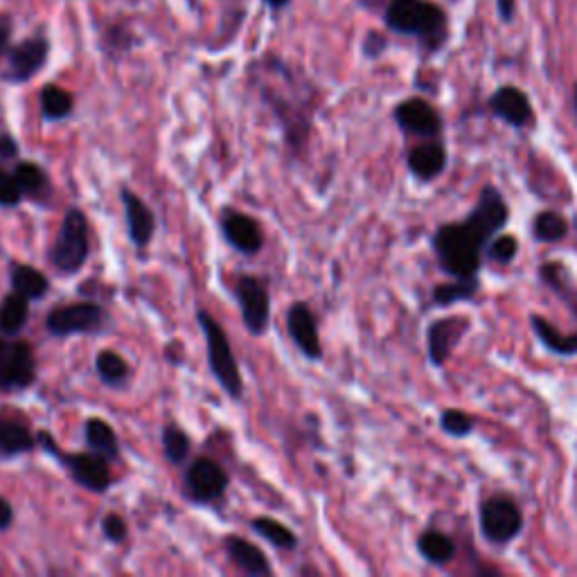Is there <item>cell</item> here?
Returning <instances> with one entry per match:
<instances>
[{"label":"cell","instance_id":"8d00e7d4","mask_svg":"<svg viewBox=\"0 0 577 577\" xmlns=\"http://www.w3.org/2000/svg\"><path fill=\"white\" fill-rule=\"evenodd\" d=\"M16 158H19V142L12 133L0 131V163L16 161Z\"/></svg>","mask_w":577,"mask_h":577},{"label":"cell","instance_id":"9c48e42d","mask_svg":"<svg viewBox=\"0 0 577 577\" xmlns=\"http://www.w3.org/2000/svg\"><path fill=\"white\" fill-rule=\"evenodd\" d=\"M235 296L248 334L262 336L271 323V294L266 284L255 275H239Z\"/></svg>","mask_w":577,"mask_h":577},{"label":"cell","instance_id":"1f68e13d","mask_svg":"<svg viewBox=\"0 0 577 577\" xmlns=\"http://www.w3.org/2000/svg\"><path fill=\"white\" fill-rule=\"evenodd\" d=\"M532 233H535V239H539V242H562L568 235V221L559 212L544 210L532 221Z\"/></svg>","mask_w":577,"mask_h":577},{"label":"cell","instance_id":"5b68a950","mask_svg":"<svg viewBox=\"0 0 577 577\" xmlns=\"http://www.w3.org/2000/svg\"><path fill=\"white\" fill-rule=\"evenodd\" d=\"M386 23L395 32L438 43L445 37L447 16L429 0H390Z\"/></svg>","mask_w":577,"mask_h":577},{"label":"cell","instance_id":"d4e9b609","mask_svg":"<svg viewBox=\"0 0 577 577\" xmlns=\"http://www.w3.org/2000/svg\"><path fill=\"white\" fill-rule=\"evenodd\" d=\"M417 550H420V555L426 559V562H431L436 566H445L451 562V559H454L456 544L447 532L431 528L422 532L420 539H417Z\"/></svg>","mask_w":577,"mask_h":577},{"label":"cell","instance_id":"603a6c76","mask_svg":"<svg viewBox=\"0 0 577 577\" xmlns=\"http://www.w3.org/2000/svg\"><path fill=\"white\" fill-rule=\"evenodd\" d=\"M10 284L16 294H21L30 300H43L50 291V280L39 269L30 264H14L10 271Z\"/></svg>","mask_w":577,"mask_h":577},{"label":"cell","instance_id":"52a82bcc","mask_svg":"<svg viewBox=\"0 0 577 577\" xmlns=\"http://www.w3.org/2000/svg\"><path fill=\"white\" fill-rule=\"evenodd\" d=\"M37 381V357L28 341L0 336V395L21 393Z\"/></svg>","mask_w":577,"mask_h":577},{"label":"cell","instance_id":"ab89813d","mask_svg":"<svg viewBox=\"0 0 577 577\" xmlns=\"http://www.w3.org/2000/svg\"><path fill=\"white\" fill-rule=\"evenodd\" d=\"M14 523V508L12 503L5 499V496H0V532L10 530Z\"/></svg>","mask_w":577,"mask_h":577},{"label":"cell","instance_id":"ac0fdd59","mask_svg":"<svg viewBox=\"0 0 577 577\" xmlns=\"http://www.w3.org/2000/svg\"><path fill=\"white\" fill-rule=\"evenodd\" d=\"M408 170L420 181H433L447 170V149L438 140H426L408 154Z\"/></svg>","mask_w":577,"mask_h":577},{"label":"cell","instance_id":"ffe728a7","mask_svg":"<svg viewBox=\"0 0 577 577\" xmlns=\"http://www.w3.org/2000/svg\"><path fill=\"white\" fill-rule=\"evenodd\" d=\"M39 447L37 433L21 420L0 417V458H16Z\"/></svg>","mask_w":577,"mask_h":577},{"label":"cell","instance_id":"e0dca14e","mask_svg":"<svg viewBox=\"0 0 577 577\" xmlns=\"http://www.w3.org/2000/svg\"><path fill=\"white\" fill-rule=\"evenodd\" d=\"M490 109L512 127H526L532 120V104L528 95L514 86H503L490 97Z\"/></svg>","mask_w":577,"mask_h":577},{"label":"cell","instance_id":"d6a6232c","mask_svg":"<svg viewBox=\"0 0 577 577\" xmlns=\"http://www.w3.org/2000/svg\"><path fill=\"white\" fill-rule=\"evenodd\" d=\"M474 417L467 415L465 411H458V408H447L445 413L440 415V426L442 431L449 433L454 438H465L474 431Z\"/></svg>","mask_w":577,"mask_h":577},{"label":"cell","instance_id":"9a60e30c","mask_svg":"<svg viewBox=\"0 0 577 577\" xmlns=\"http://www.w3.org/2000/svg\"><path fill=\"white\" fill-rule=\"evenodd\" d=\"M395 120L402 131L411 133L417 138H438L442 131V118L440 113L433 109L429 102L413 97V100L402 102L395 109Z\"/></svg>","mask_w":577,"mask_h":577},{"label":"cell","instance_id":"8992f818","mask_svg":"<svg viewBox=\"0 0 577 577\" xmlns=\"http://www.w3.org/2000/svg\"><path fill=\"white\" fill-rule=\"evenodd\" d=\"M37 442L39 447L46 449V454L57 458L59 463L68 469L70 478H73L79 487H84V490L95 494H104L111 487L113 478L109 458L95 454L91 449L79 451V454H66V451H61L57 447L55 438H52L48 431H39Z\"/></svg>","mask_w":577,"mask_h":577},{"label":"cell","instance_id":"7c38bea8","mask_svg":"<svg viewBox=\"0 0 577 577\" xmlns=\"http://www.w3.org/2000/svg\"><path fill=\"white\" fill-rule=\"evenodd\" d=\"M219 226H221V235H224L226 242L233 246L237 253L251 257L262 251V244H264L262 228L251 215H246V212L226 208L224 212H221Z\"/></svg>","mask_w":577,"mask_h":577},{"label":"cell","instance_id":"d6986e66","mask_svg":"<svg viewBox=\"0 0 577 577\" xmlns=\"http://www.w3.org/2000/svg\"><path fill=\"white\" fill-rule=\"evenodd\" d=\"M226 553L248 575L264 577V575L273 573L271 562H269V557L264 555V550L260 546L251 544V541L244 539V537L228 535L226 537Z\"/></svg>","mask_w":577,"mask_h":577},{"label":"cell","instance_id":"30bf717a","mask_svg":"<svg viewBox=\"0 0 577 577\" xmlns=\"http://www.w3.org/2000/svg\"><path fill=\"white\" fill-rule=\"evenodd\" d=\"M481 532L492 544H510L523 530V514L508 496H492L481 505Z\"/></svg>","mask_w":577,"mask_h":577},{"label":"cell","instance_id":"4316f807","mask_svg":"<svg viewBox=\"0 0 577 577\" xmlns=\"http://www.w3.org/2000/svg\"><path fill=\"white\" fill-rule=\"evenodd\" d=\"M75 109V100L66 88L48 84L41 88V113L48 122L66 120Z\"/></svg>","mask_w":577,"mask_h":577},{"label":"cell","instance_id":"f35d334b","mask_svg":"<svg viewBox=\"0 0 577 577\" xmlns=\"http://www.w3.org/2000/svg\"><path fill=\"white\" fill-rule=\"evenodd\" d=\"M12 37V19L7 14H0V57L7 52Z\"/></svg>","mask_w":577,"mask_h":577},{"label":"cell","instance_id":"3957f363","mask_svg":"<svg viewBox=\"0 0 577 577\" xmlns=\"http://www.w3.org/2000/svg\"><path fill=\"white\" fill-rule=\"evenodd\" d=\"M91 255V226L82 208H68L59 235L50 248V264L59 275H75Z\"/></svg>","mask_w":577,"mask_h":577},{"label":"cell","instance_id":"7bdbcfd3","mask_svg":"<svg viewBox=\"0 0 577 577\" xmlns=\"http://www.w3.org/2000/svg\"><path fill=\"white\" fill-rule=\"evenodd\" d=\"M575 106H577V88H575Z\"/></svg>","mask_w":577,"mask_h":577},{"label":"cell","instance_id":"5bb4252c","mask_svg":"<svg viewBox=\"0 0 577 577\" xmlns=\"http://www.w3.org/2000/svg\"><path fill=\"white\" fill-rule=\"evenodd\" d=\"M287 332L296 348L305 354L309 361L323 359V345L318 336L316 316L307 303H294L287 314Z\"/></svg>","mask_w":577,"mask_h":577},{"label":"cell","instance_id":"277c9868","mask_svg":"<svg viewBox=\"0 0 577 577\" xmlns=\"http://www.w3.org/2000/svg\"><path fill=\"white\" fill-rule=\"evenodd\" d=\"M43 327L55 339H68L75 334L95 336L111 330V314L95 300H79V303L52 307Z\"/></svg>","mask_w":577,"mask_h":577},{"label":"cell","instance_id":"cb8c5ba5","mask_svg":"<svg viewBox=\"0 0 577 577\" xmlns=\"http://www.w3.org/2000/svg\"><path fill=\"white\" fill-rule=\"evenodd\" d=\"M532 330L539 336V341L544 343V348L559 357H577V332L573 334H562L557 332L553 325H550L544 316H530Z\"/></svg>","mask_w":577,"mask_h":577},{"label":"cell","instance_id":"44dd1931","mask_svg":"<svg viewBox=\"0 0 577 577\" xmlns=\"http://www.w3.org/2000/svg\"><path fill=\"white\" fill-rule=\"evenodd\" d=\"M84 438H86L88 449L104 458H109L111 463L120 458L118 433L113 431V426L106 420H100V417H88V420L84 422Z\"/></svg>","mask_w":577,"mask_h":577},{"label":"cell","instance_id":"7a4b0ae2","mask_svg":"<svg viewBox=\"0 0 577 577\" xmlns=\"http://www.w3.org/2000/svg\"><path fill=\"white\" fill-rule=\"evenodd\" d=\"M197 321L203 336H206V350H208V366L210 372L215 375L217 384L224 388V393L230 395V399L239 402L244 395V379L239 372L235 352L230 348V341L224 332V327L217 323V318L208 314L206 309H199Z\"/></svg>","mask_w":577,"mask_h":577},{"label":"cell","instance_id":"7402d4cb","mask_svg":"<svg viewBox=\"0 0 577 577\" xmlns=\"http://www.w3.org/2000/svg\"><path fill=\"white\" fill-rule=\"evenodd\" d=\"M30 321V300L16 294H7L0 300V336H19Z\"/></svg>","mask_w":577,"mask_h":577},{"label":"cell","instance_id":"74e56055","mask_svg":"<svg viewBox=\"0 0 577 577\" xmlns=\"http://www.w3.org/2000/svg\"><path fill=\"white\" fill-rule=\"evenodd\" d=\"M384 48H386V39L381 37V34H377V32H370L368 39H366V46H363V50H366V55L368 57H379L381 52H384Z\"/></svg>","mask_w":577,"mask_h":577},{"label":"cell","instance_id":"4fadbf2b","mask_svg":"<svg viewBox=\"0 0 577 577\" xmlns=\"http://www.w3.org/2000/svg\"><path fill=\"white\" fill-rule=\"evenodd\" d=\"M469 318L465 316H447L438 318L429 325V332H426V348H429V359L436 368L445 366L449 354L456 350V345L460 339L469 332Z\"/></svg>","mask_w":577,"mask_h":577},{"label":"cell","instance_id":"ba28073f","mask_svg":"<svg viewBox=\"0 0 577 577\" xmlns=\"http://www.w3.org/2000/svg\"><path fill=\"white\" fill-rule=\"evenodd\" d=\"M228 483L230 478L226 469L221 467L217 460L206 456L192 460L183 474L185 496L197 505H208L224 499Z\"/></svg>","mask_w":577,"mask_h":577},{"label":"cell","instance_id":"b9f144b4","mask_svg":"<svg viewBox=\"0 0 577 577\" xmlns=\"http://www.w3.org/2000/svg\"><path fill=\"white\" fill-rule=\"evenodd\" d=\"M266 3H269L271 7H284L289 3V0H266Z\"/></svg>","mask_w":577,"mask_h":577},{"label":"cell","instance_id":"60d3db41","mask_svg":"<svg viewBox=\"0 0 577 577\" xmlns=\"http://www.w3.org/2000/svg\"><path fill=\"white\" fill-rule=\"evenodd\" d=\"M499 3V12H501V19L510 21L512 14H514V0H496Z\"/></svg>","mask_w":577,"mask_h":577},{"label":"cell","instance_id":"484cf974","mask_svg":"<svg viewBox=\"0 0 577 577\" xmlns=\"http://www.w3.org/2000/svg\"><path fill=\"white\" fill-rule=\"evenodd\" d=\"M14 176L16 181H19L21 190H23V197L39 201L48 194L50 190V181H48V174L43 170L41 165L32 163V161H23V163H16L14 167Z\"/></svg>","mask_w":577,"mask_h":577},{"label":"cell","instance_id":"4dcf8cb0","mask_svg":"<svg viewBox=\"0 0 577 577\" xmlns=\"http://www.w3.org/2000/svg\"><path fill=\"white\" fill-rule=\"evenodd\" d=\"M163 451H165V458L170 460L172 465H183L185 460L190 458V449H192V442L188 438V433H185L179 424H165L163 426Z\"/></svg>","mask_w":577,"mask_h":577},{"label":"cell","instance_id":"6da1fadb","mask_svg":"<svg viewBox=\"0 0 577 577\" xmlns=\"http://www.w3.org/2000/svg\"><path fill=\"white\" fill-rule=\"evenodd\" d=\"M510 208L494 185H485L476 208L465 221L445 224L433 235V251L442 271L451 278H474L483 264V251L494 235L505 228Z\"/></svg>","mask_w":577,"mask_h":577},{"label":"cell","instance_id":"8fae6325","mask_svg":"<svg viewBox=\"0 0 577 577\" xmlns=\"http://www.w3.org/2000/svg\"><path fill=\"white\" fill-rule=\"evenodd\" d=\"M50 55V43L43 37H32L21 41L7 52V73L3 79L12 84H23L39 73L46 66Z\"/></svg>","mask_w":577,"mask_h":577},{"label":"cell","instance_id":"f546056e","mask_svg":"<svg viewBox=\"0 0 577 577\" xmlns=\"http://www.w3.org/2000/svg\"><path fill=\"white\" fill-rule=\"evenodd\" d=\"M478 289H481V282H478V275L474 278H456V282H447L440 284V287L433 289V300L436 305H454L460 303V300H472Z\"/></svg>","mask_w":577,"mask_h":577},{"label":"cell","instance_id":"e575fe53","mask_svg":"<svg viewBox=\"0 0 577 577\" xmlns=\"http://www.w3.org/2000/svg\"><path fill=\"white\" fill-rule=\"evenodd\" d=\"M519 253V242L512 235L496 237L487 246V257L496 264H510Z\"/></svg>","mask_w":577,"mask_h":577},{"label":"cell","instance_id":"f1b7e54d","mask_svg":"<svg viewBox=\"0 0 577 577\" xmlns=\"http://www.w3.org/2000/svg\"><path fill=\"white\" fill-rule=\"evenodd\" d=\"M95 372L106 386H122L129 379L131 368L118 352L100 350L95 357Z\"/></svg>","mask_w":577,"mask_h":577},{"label":"cell","instance_id":"83f0119b","mask_svg":"<svg viewBox=\"0 0 577 577\" xmlns=\"http://www.w3.org/2000/svg\"><path fill=\"white\" fill-rule=\"evenodd\" d=\"M251 528L255 535H260L264 541H269L271 546L280 550H296L298 548V537L294 535V530H289L284 523L273 517H255L251 521Z\"/></svg>","mask_w":577,"mask_h":577},{"label":"cell","instance_id":"836d02e7","mask_svg":"<svg viewBox=\"0 0 577 577\" xmlns=\"http://www.w3.org/2000/svg\"><path fill=\"white\" fill-rule=\"evenodd\" d=\"M23 199V190L14 172H7L0 167V208H16L21 206Z\"/></svg>","mask_w":577,"mask_h":577},{"label":"cell","instance_id":"d590c367","mask_svg":"<svg viewBox=\"0 0 577 577\" xmlns=\"http://www.w3.org/2000/svg\"><path fill=\"white\" fill-rule=\"evenodd\" d=\"M102 532L104 537L111 541V544H122L124 539L129 537V528H127V521H124L120 514H106L102 519Z\"/></svg>","mask_w":577,"mask_h":577},{"label":"cell","instance_id":"2e32d148","mask_svg":"<svg viewBox=\"0 0 577 577\" xmlns=\"http://www.w3.org/2000/svg\"><path fill=\"white\" fill-rule=\"evenodd\" d=\"M122 206H124V219H127L129 239L136 248H147L149 242L154 239L156 233V217L152 208L142 201L136 192L129 188L120 190Z\"/></svg>","mask_w":577,"mask_h":577}]
</instances>
